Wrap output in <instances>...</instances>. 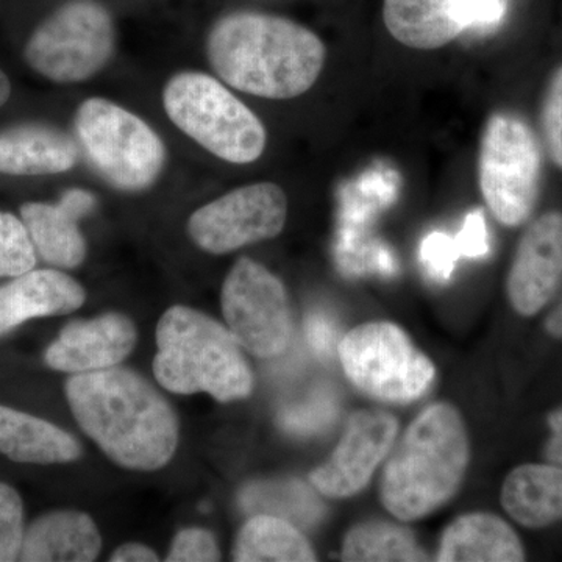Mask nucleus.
Segmentation results:
<instances>
[{"instance_id": "nucleus-2", "label": "nucleus", "mask_w": 562, "mask_h": 562, "mask_svg": "<svg viewBox=\"0 0 562 562\" xmlns=\"http://www.w3.org/2000/svg\"><path fill=\"white\" fill-rule=\"evenodd\" d=\"M214 72L235 90L257 98L305 94L324 69V43L305 25L262 13L222 18L206 41Z\"/></svg>"}, {"instance_id": "nucleus-19", "label": "nucleus", "mask_w": 562, "mask_h": 562, "mask_svg": "<svg viewBox=\"0 0 562 562\" xmlns=\"http://www.w3.org/2000/svg\"><path fill=\"white\" fill-rule=\"evenodd\" d=\"M387 32L403 46L435 50L468 31L454 0H384Z\"/></svg>"}, {"instance_id": "nucleus-11", "label": "nucleus", "mask_w": 562, "mask_h": 562, "mask_svg": "<svg viewBox=\"0 0 562 562\" xmlns=\"http://www.w3.org/2000/svg\"><path fill=\"white\" fill-rule=\"evenodd\" d=\"M288 217V199L279 184H246L206 203L188 222L192 241L222 255L276 238Z\"/></svg>"}, {"instance_id": "nucleus-14", "label": "nucleus", "mask_w": 562, "mask_h": 562, "mask_svg": "<svg viewBox=\"0 0 562 562\" xmlns=\"http://www.w3.org/2000/svg\"><path fill=\"white\" fill-rule=\"evenodd\" d=\"M136 328L122 314H105L88 322H74L46 351L55 371L85 373L114 368L135 349Z\"/></svg>"}, {"instance_id": "nucleus-37", "label": "nucleus", "mask_w": 562, "mask_h": 562, "mask_svg": "<svg viewBox=\"0 0 562 562\" xmlns=\"http://www.w3.org/2000/svg\"><path fill=\"white\" fill-rule=\"evenodd\" d=\"M113 562H155L158 561V554L149 547L140 543H125L120 547L111 557Z\"/></svg>"}, {"instance_id": "nucleus-4", "label": "nucleus", "mask_w": 562, "mask_h": 562, "mask_svg": "<svg viewBox=\"0 0 562 562\" xmlns=\"http://www.w3.org/2000/svg\"><path fill=\"white\" fill-rule=\"evenodd\" d=\"M154 373L177 394L206 392L217 402L247 397L254 376L228 328L205 314L172 306L158 322Z\"/></svg>"}, {"instance_id": "nucleus-12", "label": "nucleus", "mask_w": 562, "mask_h": 562, "mask_svg": "<svg viewBox=\"0 0 562 562\" xmlns=\"http://www.w3.org/2000/svg\"><path fill=\"white\" fill-rule=\"evenodd\" d=\"M398 422L384 412H360L350 417L330 460L310 475L327 497H350L371 482L397 438Z\"/></svg>"}, {"instance_id": "nucleus-34", "label": "nucleus", "mask_w": 562, "mask_h": 562, "mask_svg": "<svg viewBox=\"0 0 562 562\" xmlns=\"http://www.w3.org/2000/svg\"><path fill=\"white\" fill-rule=\"evenodd\" d=\"M306 336L313 350L319 355H330L336 342L335 325L328 317L314 314L306 322Z\"/></svg>"}, {"instance_id": "nucleus-13", "label": "nucleus", "mask_w": 562, "mask_h": 562, "mask_svg": "<svg viewBox=\"0 0 562 562\" xmlns=\"http://www.w3.org/2000/svg\"><path fill=\"white\" fill-rule=\"evenodd\" d=\"M562 281V213L550 211L532 221L520 238L509 269L508 297L522 316H535Z\"/></svg>"}, {"instance_id": "nucleus-28", "label": "nucleus", "mask_w": 562, "mask_h": 562, "mask_svg": "<svg viewBox=\"0 0 562 562\" xmlns=\"http://www.w3.org/2000/svg\"><path fill=\"white\" fill-rule=\"evenodd\" d=\"M24 506L20 494L0 483V562L16 561L24 543Z\"/></svg>"}, {"instance_id": "nucleus-6", "label": "nucleus", "mask_w": 562, "mask_h": 562, "mask_svg": "<svg viewBox=\"0 0 562 562\" xmlns=\"http://www.w3.org/2000/svg\"><path fill=\"white\" fill-rule=\"evenodd\" d=\"M76 131L92 166L120 190H144L160 176L166 160L160 136L117 103L88 99L77 111Z\"/></svg>"}, {"instance_id": "nucleus-16", "label": "nucleus", "mask_w": 562, "mask_h": 562, "mask_svg": "<svg viewBox=\"0 0 562 562\" xmlns=\"http://www.w3.org/2000/svg\"><path fill=\"white\" fill-rule=\"evenodd\" d=\"M79 161V147L66 133L25 124L0 132V172L7 176H54Z\"/></svg>"}, {"instance_id": "nucleus-39", "label": "nucleus", "mask_w": 562, "mask_h": 562, "mask_svg": "<svg viewBox=\"0 0 562 562\" xmlns=\"http://www.w3.org/2000/svg\"><path fill=\"white\" fill-rule=\"evenodd\" d=\"M11 95V83L7 74L0 69V106L5 105Z\"/></svg>"}, {"instance_id": "nucleus-23", "label": "nucleus", "mask_w": 562, "mask_h": 562, "mask_svg": "<svg viewBox=\"0 0 562 562\" xmlns=\"http://www.w3.org/2000/svg\"><path fill=\"white\" fill-rule=\"evenodd\" d=\"M21 220L43 260L65 269L77 268L83 262L87 246L77 227L79 220L63 209L60 203H25L21 209Z\"/></svg>"}, {"instance_id": "nucleus-35", "label": "nucleus", "mask_w": 562, "mask_h": 562, "mask_svg": "<svg viewBox=\"0 0 562 562\" xmlns=\"http://www.w3.org/2000/svg\"><path fill=\"white\" fill-rule=\"evenodd\" d=\"M60 205L63 209L72 214L74 217L80 220L85 214L90 213L95 205L94 195L83 190H70L63 195Z\"/></svg>"}, {"instance_id": "nucleus-18", "label": "nucleus", "mask_w": 562, "mask_h": 562, "mask_svg": "<svg viewBox=\"0 0 562 562\" xmlns=\"http://www.w3.org/2000/svg\"><path fill=\"white\" fill-rule=\"evenodd\" d=\"M525 560L522 542L501 517L468 514L454 520L441 538L436 561L439 562H520Z\"/></svg>"}, {"instance_id": "nucleus-3", "label": "nucleus", "mask_w": 562, "mask_h": 562, "mask_svg": "<svg viewBox=\"0 0 562 562\" xmlns=\"http://www.w3.org/2000/svg\"><path fill=\"white\" fill-rule=\"evenodd\" d=\"M468 464L469 439L460 413L447 403L428 406L384 464V508L403 522L428 516L457 494Z\"/></svg>"}, {"instance_id": "nucleus-7", "label": "nucleus", "mask_w": 562, "mask_h": 562, "mask_svg": "<svg viewBox=\"0 0 562 562\" xmlns=\"http://www.w3.org/2000/svg\"><path fill=\"white\" fill-rule=\"evenodd\" d=\"M542 155L535 132L516 114H492L480 147L479 176L487 209L506 227H519L535 210Z\"/></svg>"}, {"instance_id": "nucleus-8", "label": "nucleus", "mask_w": 562, "mask_h": 562, "mask_svg": "<svg viewBox=\"0 0 562 562\" xmlns=\"http://www.w3.org/2000/svg\"><path fill=\"white\" fill-rule=\"evenodd\" d=\"M339 358L351 383L369 397L391 403L420 398L436 369L405 331L390 322L360 325L339 342Z\"/></svg>"}, {"instance_id": "nucleus-21", "label": "nucleus", "mask_w": 562, "mask_h": 562, "mask_svg": "<svg viewBox=\"0 0 562 562\" xmlns=\"http://www.w3.org/2000/svg\"><path fill=\"white\" fill-rule=\"evenodd\" d=\"M76 438L40 419L0 405V453L27 464H60L80 457Z\"/></svg>"}, {"instance_id": "nucleus-29", "label": "nucleus", "mask_w": 562, "mask_h": 562, "mask_svg": "<svg viewBox=\"0 0 562 562\" xmlns=\"http://www.w3.org/2000/svg\"><path fill=\"white\" fill-rule=\"evenodd\" d=\"M541 127L547 151L562 169V66L553 74L543 95Z\"/></svg>"}, {"instance_id": "nucleus-31", "label": "nucleus", "mask_w": 562, "mask_h": 562, "mask_svg": "<svg viewBox=\"0 0 562 562\" xmlns=\"http://www.w3.org/2000/svg\"><path fill=\"white\" fill-rule=\"evenodd\" d=\"M460 257L454 238L446 233L432 232L422 243L420 260L435 280H449Z\"/></svg>"}, {"instance_id": "nucleus-1", "label": "nucleus", "mask_w": 562, "mask_h": 562, "mask_svg": "<svg viewBox=\"0 0 562 562\" xmlns=\"http://www.w3.org/2000/svg\"><path fill=\"white\" fill-rule=\"evenodd\" d=\"M66 395L81 430L122 468L157 471L173 457L176 413L138 373L120 368L76 373Z\"/></svg>"}, {"instance_id": "nucleus-32", "label": "nucleus", "mask_w": 562, "mask_h": 562, "mask_svg": "<svg viewBox=\"0 0 562 562\" xmlns=\"http://www.w3.org/2000/svg\"><path fill=\"white\" fill-rule=\"evenodd\" d=\"M465 29H487L501 24L506 0H454Z\"/></svg>"}, {"instance_id": "nucleus-33", "label": "nucleus", "mask_w": 562, "mask_h": 562, "mask_svg": "<svg viewBox=\"0 0 562 562\" xmlns=\"http://www.w3.org/2000/svg\"><path fill=\"white\" fill-rule=\"evenodd\" d=\"M454 243L461 257L480 258L490 254V238L483 211H473L465 217L462 231L458 233Z\"/></svg>"}, {"instance_id": "nucleus-22", "label": "nucleus", "mask_w": 562, "mask_h": 562, "mask_svg": "<svg viewBox=\"0 0 562 562\" xmlns=\"http://www.w3.org/2000/svg\"><path fill=\"white\" fill-rule=\"evenodd\" d=\"M316 553L308 539L294 524L257 514L244 525L233 547V561L238 562H312Z\"/></svg>"}, {"instance_id": "nucleus-24", "label": "nucleus", "mask_w": 562, "mask_h": 562, "mask_svg": "<svg viewBox=\"0 0 562 562\" xmlns=\"http://www.w3.org/2000/svg\"><path fill=\"white\" fill-rule=\"evenodd\" d=\"M341 557L347 562L428 560L408 528L390 522H364L351 528L344 539Z\"/></svg>"}, {"instance_id": "nucleus-10", "label": "nucleus", "mask_w": 562, "mask_h": 562, "mask_svg": "<svg viewBox=\"0 0 562 562\" xmlns=\"http://www.w3.org/2000/svg\"><path fill=\"white\" fill-rule=\"evenodd\" d=\"M222 313L236 341L261 358L277 357L291 341L286 290L265 266L241 258L222 286Z\"/></svg>"}, {"instance_id": "nucleus-38", "label": "nucleus", "mask_w": 562, "mask_h": 562, "mask_svg": "<svg viewBox=\"0 0 562 562\" xmlns=\"http://www.w3.org/2000/svg\"><path fill=\"white\" fill-rule=\"evenodd\" d=\"M547 330H549L550 335L562 338V302L558 305V308L550 314L549 319H547Z\"/></svg>"}, {"instance_id": "nucleus-5", "label": "nucleus", "mask_w": 562, "mask_h": 562, "mask_svg": "<svg viewBox=\"0 0 562 562\" xmlns=\"http://www.w3.org/2000/svg\"><path fill=\"white\" fill-rule=\"evenodd\" d=\"M162 103L181 132L221 160L249 165L266 149L262 122L214 77L177 74L162 91Z\"/></svg>"}, {"instance_id": "nucleus-17", "label": "nucleus", "mask_w": 562, "mask_h": 562, "mask_svg": "<svg viewBox=\"0 0 562 562\" xmlns=\"http://www.w3.org/2000/svg\"><path fill=\"white\" fill-rule=\"evenodd\" d=\"M102 539L90 516L57 512L40 517L25 531L21 560L29 562H90L101 552Z\"/></svg>"}, {"instance_id": "nucleus-26", "label": "nucleus", "mask_w": 562, "mask_h": 562, "mask_svg": "<svg viewBox=\"0 0 562 562\" xmlns=\"http://www.w3.org/2000/svg\"><path fill=\"white\" fill-rule=\"evenodd\" d=\"M36 265L35 244L22 220L0 211V277H20Z\"/></svg>"}, {"instance_id": "nucleus-20", "label": "nucleus", "mask_w": 562, "mask_h": 562, "mask_svg": "<svg viewBox=\"0 0 562 562\" xmlns=\"http://www.w3.org/2000/svg\"><path fill=\"white\" fill-rule=\"evenodd\" d=\"M505 512L525 528H543L562 520V468L525 464L514 469L502 487Z\"/></svg>"}, {"instance_id": "nucleus-25", "label": "nucleus", "mask_w": 562, "mask_h": 562, "mask_svg": "<svg viewBox=\"0 0 562 562\" xmlns=\"http://www.w3.org/2000/svg\"><path fill=\"white\" fill-rule=\"evenodd\" d=\"M241 502L249 512L271 514L294 525H312L324 514L313 492L297 482L255 484L243 492Z\"/></svg>"}, {"instance_id": "nucleus-30", "label": "nucleus", "mask_w": 562, "mask_h": 562, "mask_svg": "<svg viewBox=\"0 0 562 562\" xmlns=\"http://www.w3.org/2000/svg\"><path fill=\"white\" fill-rule=\"evenodd\" d=\"M221 552L216 539L210 531L201 528H190L180 531L173 539L171 552L166 561L169 562H210L220 561Z\"/></svg>"}, {"instance_id": "nucleus-9", "label": "nucleus", "mask_w": 562, "mask_h": 562, "mask_svg": "<svg viewBox=\"0 0 562 562\" xmlns=\"http://www.w3.org/2000/svg\"><path fill=\"white\" fill-rule=\"evenodd\" d=\"M114 25L94 0H72L38 25L25 46V61L55 83L91 79L110 61Z\"/></svg>"}, {"instance_id": "nucleus-36", "label": "nucleus", "mask_w": 562, "mask_h": 562, "mask_svg": "<svg viewBox=\"0 0 562 562\" xmlns=\"http://www.w3.org/2000/svg\"><path fill=\"white\" fill-rule=\"evenodd\" d=\"M550 435L546 447V458L550 464L562 468V409L549 417Z\"/></svg>"}, {"instance_id": "nucleus-15", "label": "nucleus", "mask_w": 562, "mask_h": 562, "mask_svg": "<svg viewBox=\"0 0 562 562\" xmlns=\"http://www.w3.org/2000/svg\"><path fill=\"white\" fill-rule=\"evenodd\" d=\"M83 302V288L72 277L54 269H32L0 286V336L36 317L76 312Z\"/></svg>"}, {"instance_id": "nucleus-27", "label": "nucleus", "mask_w": 562, "mask_h": 562, "mask_svg": "<svg viewBox=\"0 0 562 562\" xmlns=\"http://www.w3.org/2000/svg\"><path fill=\"white\" fill-rule=\"evenodd\" d=\"M338 414L335 397L328 392H319L301 405L291 406L280 414V424L284 430L295 435H312L324 430Z\"/></svg>"}]
</instances>
